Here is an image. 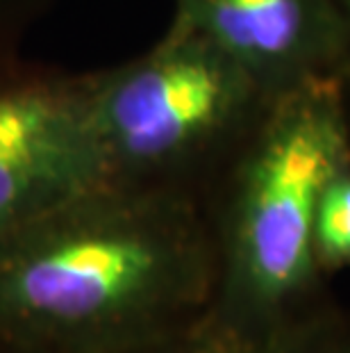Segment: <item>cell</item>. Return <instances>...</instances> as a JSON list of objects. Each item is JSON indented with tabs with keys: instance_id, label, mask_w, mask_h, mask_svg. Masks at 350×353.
<instances>
[{
	"instance_id": "6da1fadb",
	"label": "cell",
	"mask_w": 350,
	"mask_h": 353,
	"mask_svg": "<svg viewBox=\"0 0 350 353\" xmlns=\"http://www.w3.org/2000/svg\"><path fill=\"white\" fill-rule=\"evenodd\" d=\"M214 249L198 199L100 185L0 235V340L121 353L207 317Z\"/></svg>"
},
{
	"instance_id": "7a4b0ae2",
	"label": "cell",
	"mask_w": 350,
	"mask_h": 353,
	"mask_svg": "<svg viewBox=\"0 0 350 353\" xmlns=\"http://www.w3.org/2000/svg\"><path fill=\"white\" fill-rule=\"evenodd\" d=\"M350 167L348 85L282 94L200 199L214 249L207 317L245 353L334 301L314 253L323 187Z\"/></svg>"
},
{
	"instance_id": "3957f363",
	"label": "cell",
	"mask_w": 350,
	"mask_h": 353,
	"mask_svg": "<svg viewBox=\"0 0 350 353\" xmlns=\"http://www.w3.org/2000/svg\"><path fill=\"white\" fill-rule=\"evenodd\" d=\"M89 89L109 183L198 201L282 96L173 21L146 52L89 73Z\"/></svg>"
},
{
	"instance_id": "277c9868",
	"label": "cell",
	"mask_w": 350,
	"mask_h": 353,
	"mask_svg": "<svg viewBox=\"0 0 350 353\" xmlns=\"http://www.w3.org/2000/svg\"><path fill=\"white\" fill-rule=\"evenodd\" d=\"M107 183L89 73L0 57V235Z\"/></svg>"
},
{
	"instance_id": "5b68a950",
	"label": "cell",
	"mask_w": 350,
	"mask_h": 353,
	"mask_svg": "<svg viewBox=\"0 0 350 353\" xmlns=\"http://www.w3.org/2000/svg\"><path fill=\"white\" fill-rule=\"evenodd\" d=\"M173 23L278 96L325 80L350 87V28L337 0H175Z\"/></svg>"
},
{
	"instance_id": "8992f818",
	"label": "cell",
	"mask_w": 350,
	"mask_h": 353,
	"mask_svg": "<svg viewBox=\"0 0 350 353\" xmlns=\"http://www.w3.org/2000/svg\"><path fill=\"white\" fill-rule=\"evenodd\" d=\"M314 253L327 278L350 269V167L327 180L318 196Z\"/></svg>"
},
{
	"instance_id": "52a82bcc",
	"label": "cell",
	"mask_w": 350,
	"mask_h": 353,
	"mask_svg": "<svg viewBox=\"0 0 350 353\" xmlns=\"http://www.w3.org/2000/svg\"><path fill=\"white\" fill-rule=\"evenodd\" d=\"M255 353H350V310L330 301L280 330Z\"/></svg>"
},
{
	"instance_id": "ba28073f",
	"label": "cell",
	"mask_w": 350,
	"mask_h": 353,
	"mask_svg": "<svg viewBox=\"0 0 350 353\" xmlns=\"http://www.w3.org/2000/svg\"><path fill=\"white\" fill-rule=\"evenodd\" d=\"M121 353H245L241 344H237L228 333L214 326L210 317L198 324L177 330L173 335L160 340L144 342L139 347L125 349Z\"/></svg>"
},
{
	"instance_id": "9c48e42d",
	"label": "cell",
	"mask_w": 350,
	"mask_h": 353,
	"mask_svg": "<svg viewBox=\"0 0 350 353\" xmlns=\"http://www.w3.org/2000/svg\"><path fill=\"white\" fill-rule=\"evenodd\" d=\"M55 0H0V57L14 55Z\"/></svg>"
},
{
	"instance_id": "30bf717a",
	"label": "cell",
	"mask_w": 350,
	"mask_h": 353,
	"mask_svg": "<svg viewBox=\"0 0 350 353\" xmlns=\"http://www.w3.org/2000/svg\"><path fill=\"white\" fill-rule=\"evenodd\" d=\"M0 353H62L41 344H30V342H14V340H0Z\"/></svg>"
},
{
	"instance_id": "8fae6325",
	"label": "cell",
	"mask_w": 350,
	"mask_h": 353,
	"mask_svg": "<svg viewBox=\"0 0 350 353\" xmlns=\"http://www.w3.org/2000/svg\"><path fill=\"white\" fill-rule=\"evenodd\" d=\"M339 7H341V12H344V17L348 21V28H350V0H337Z\"/></svg>"
}]
</instances>
